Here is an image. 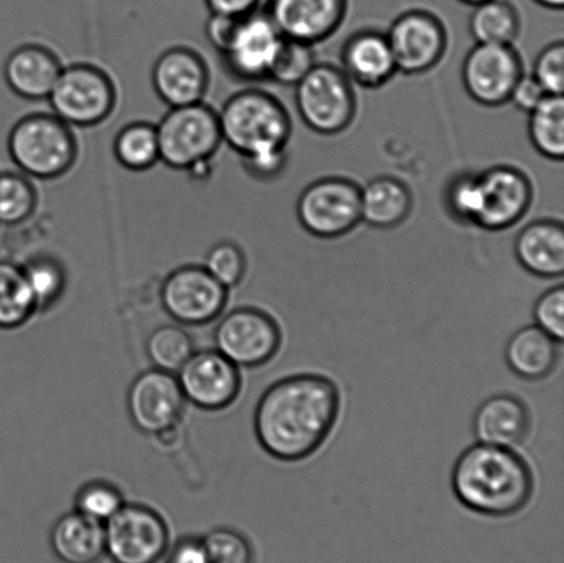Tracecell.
Returning <instances> with one entry per match:
<instances>
[{
    "mask_svg": "<svg viewBox=\"0 0 564 563\" xmlns=\"http://www.w3.org/2000/svg\"><path fill=\"white\" fill-rule=\"evenodd\" d=\"M340 391L317 373L278 380L259 399L253 430L259 445L273 459L296 463L313 456L334 430Z\"/></svg>",
    "mask_w": 564,
    "mask_h": 563,
    "instance_id": "6da1fadb",
    "label": "cell"
},
{
    "mask_svg": "<svg viewBox=\"0 0 564 563\" xmlns=\"http://www.w3.org/2000/svg\"><path fill=\"white\" fill-rule=\"evenodd\" d=\"M452 489L469 511L485 517H511L532 500L534 476L529 463L511 448L477 443L457 457Z\"/></svg>",
    "mask_w": 564,
    "mask_h": 563,
    "instance_id": "7a4b0ae2",
    "label": "cell"
},
{
    "mask_svg": "<svg viewBox=\"0 0 564 563\" xmlns=\"http://www.w3.org/2000/svg\"><path fill=\"white\" fill-rule=\"evenodd\" d=\"M218 118L224 143L242 159L284 151L291 138L286 108L273 94L259 88L234 94Z\"/></svg>",
    "mask_w": 564,
    "mask_h": 563,
    "instance_id": "3957f363",
    "label": "cell"
},
{
    "mask_svg": "<svg viewBox=\"0 0 564 563\" xmlns=\"http://www.w3.org/2000/svg\"><path fill=\"white\" fill-rule=\"evenodd\" d=\"M72 129L53 112L26 115L10 130V158L30 178L58 180L74 169L79 156Z\"/></svg>",
    "mask_w": 564,
    "mask_h": 563,
    "instance_id": "277c9868",
    "label": "cell"
},
{
    "mask_svg": "<svg viewBox=\"0 0 564 563\" xmlns=\"http://www.w3.org/2000/svg\"><path fill=\"white\" fill-rule=\"evenodd\" d=\"M156 130L160 162L174 170L212 163L224 143L218 112L206 102L170 108Z\"/></svg>",
    "mask_w": 564,
    "mask_h": 563,
    "instance_id": "5b68a950",
    "label": "cell"
},
{
    "mask_svg": "<svg viewBox=\"0 0 564 563\" xmlns=\"http://www.w3.org/2000/svg\"><path fill=\"white\" fill-rule=\"evenodd\" d=\"M295 87L297 113L318 134H340L356 118V91L337 66L315 64Z\"/></svg>",
    "mask_w": 564,
    "mask_h": 563,
    "instance_id": "8992f818",
    "label": "cell"
},
{
    "mask_svg": "<svg viewBox=\"0 0 564 563\" xmlns=\"http://www.w3.org/2000/svg\"><path fill=\"white\" fill-rule=\"evenodd\" d=\"M53 113L70 127L104 123L118 104L112 77L86 63L64 66L47 98Z\"/></svg>",
    "mask_w": 564,
    "mask_h": 563,
    "instance_id": "52a82bcc",
    "label": "cell"
},
{
    "mask_svg": "<svg viewBox=\"0 0 564 563\" xmlns=\"http://www.w3.org/2000/svg\"><path fill=\"white\" fill-rule=\"evenodd\" d=\"M296 214L310 235L337 239L361 223V187L341 176L315 181L299 196Z\"/></svg>",
    "mask_w": 564,
    "mask_h": 563,
    "instance_id": "ba28073f",
    "label": "cell"
},
{
    "mask_svg": "<svg viewBox=\"0 0 564 563\" xmlns=\"http://www.w3.org/2000/svg\"><path fill=\"white\" fill-rule=\"evenodd\" d=\"M104 528L105 554L113 563H158L167 553V523L145 505L126 504Z\"/></svg>",
    "mask_w": 564,
    "mask_h": 563,
    "instance_id": "9c48e42d",
    "label": "cell"
},
{
    "mask_svg": "<svg viewBox=\"0 0 564 563\" xmlns=\"http://www.w3.org/2000/svg\"><path fill=\"white\" fill-rule=\"evenodd\" d=\"M215 349L237 367L258 368L278 355L282 334L278 322L258 307L226 314L214 331Z\"/></svg>",
    "mask_w": 564,
    "mask_h": 563,
    "instance_id": "30bf717a",
    "label": "cell"
},
{
    "mask_svg": "<svg viewBox=\"0 0 564 563\" xmlns=\"http://www.w3.org/2000/svg\"><path fill=\"white\" fill-rule=\"evenodd\" d=\"M229 290L209 274L200 264H186L173 270L160 289L165 313L184 325H206L219 318Z\"/></svg>",
    "mask_w": 564,
    "mask_h": 563,
    "instance_id": "8fae6325",
    "label": "cell"
},
{
    "mask_svg": "<svg viewBox=\"0 0 564 563\" xmlns=\"http://www.w3.org/2000/svg\"><path fill=\"white\" fill-rule=\"evenodd\" d=\"M185 404L175 375L156 368L138 375L127 393V411L132 424L153 437L178 427Z\"/></svg>",
    "mask_w": 564,
    "mask_h": 563,
    "instance_id": "7c38bea8",
    "label": "cell"
},
{
    "mask_svg": "<svg viewBox=\"0 0 564 563\" xmlns=\"http://www.w3.org/2000/svg\"><path fill=\"white\" fill-rule=\"evenodd\" d=\"M523 75L522 57L508 44L477 43L463 64L464 88L484 107H501L510 101Z\"/></svg>",
    "mask_w": 564,
    "mask_h": 563,
    "instance_id": "4fadbf2b",
    "label": "cell"
},
{
    "mask_svg": "<svg viewBox=\"0 0 564 563\" xmlns=\"http://www.w3.org/2000/svg\"><path fill=\"white\" fill-rule=\"evenodd\" d=\"M386 36L398 72L405 75L425 74L435 68L447 47L444 22L425 10H411L397 17Z\"/></svg>",
    "mask_w": 564,
    "mask_h": 563,
    "instance_id": "5bb4252c",
    "label": "cell"
},
{
    "mask_svg": "<svg viewBox=\"0 0 564 563\" xmlns=\"http://www.w3.org/2000/svg\"><path fill=\"white\" fill-rule=\"evenodd\" d=\"M175 377L186 402L203 411L226 410L242 386L240 368L217 349L195 350Z\"/></svg>",
    "mask_w": 564,
    "mask_h": 563,
    "instance_id": "9a60e30c",
    "label": "cell"
},
{
    "mask_svg": "<svg viewBox=\"0 0 564 563\" xmlns=\"http://www.w3.org/2000/svg\"><path fill=\"white\" fill-rule=\"evenodd\" d=\"M284 36L267 11L256 10L237 21L228 47L220 53L226 68L242 82L269 80Z\"/></svg>",
    "mask_w": 564,
    "mask_h": 563,
    "instance_id": "2e32d148",
    "label": "cell"
},
{
    "mask_svg": "<svg viewBox=\"0 0 564 563\" xmlns=\"http://www.w3.org/2000/svg\"><path fill=\"white\" fill-rule=\"evenodd\" d=\"M480 208L474 226L502 231L517 225L533 202V185L523 171L496 165L479 173Z\"/></svg>",
    "mask_w": 564,
    "mask_h": 563,
    "instance_id": "e0dca14e",
    "label": "cell"
},
{
    "mask_svg": "<svg viewBox=\"0 0 564 563\" xmlns=\"http://www.w3.org/2000/svg\"><path fill=\"white\" fill-rule=\"evenodd\" d=\"M209 80L212 74L206 59L186 46L165 50L152 69L154 91L170 108L204 102Z\"/></svg>",
    "mask_w": 564,
    "mask_h": 563,
    "instance_id": "ac0fdd59",
    "label": "cell"
},
{
    "mask_svg": "<svg viewBox=\"0 0 564 563\" xmlns=\"http://www.w3.org/2000/svg\"><path fill=\"white\" fill-rule=\"evenodd\" d=\"M347 8L348 0H269L264 11L282 36L314 46L339 30Z\"/></svg>",
    "mask_w": 564,
    "mask_h": 563,
    "instance_id": "d6986e66",
    "label": "cell"
},
{
    "mask_svg": "<svg viewBox=\"0 0 564 563\" xmlns=\"http://www.w3.org/2000/svg\"><path fill=\"white\" fill-rule=\"evenodd\" d=\"M64 65L58 55L42 44L17 47L4 63V80L10 90L26 101H47Z\"/></svg>",
    "mask_w": 564,
    "mask_h": 563,
    "instance_id": "ffe728a7",
    "label": "cell"
},
{
    "mask_svg": "<svg viewBox=\"0 0 564 563\" xmlns=\"http://www.w3.org/2000/svg\"><path fill=\"white\" fill-rule=\"evenodd\" d=\"M340 58V69L348 79L364 88L384 86L398 72L389 39L376 30L352 33L341 48Z\"/></svg>",
    "mask_w": 564,
    "mask_h": 563,
    "instance_id": "44dd1931",
    "label": "cell"
},
{
    "mask_svg": "<svg viewBox=\"0 0 564 563\" xmlns=\"http://www.w3.org/2000/svg\"><path fill=\"white\" fill-rule=\"evenodd\" d=\"M530 429L532 413L517 396H491L475 411L473 430L478 443L512 448L524 443Z\"/></svg>",
    "mask_w": 564,
    "mask_h": 563,
    "instance_id": "7402d4cb",
    "label": "cell"
},
{
    "mask_svg": "<svg viewBox=\"0 0 564 563\" xmlns=\"http://www.w3.org/2000/svg\"><path fill=\"white\" fill-rule=\"evenodd\" d=\"M519 264L541 279H557L564 273V228L560 220L539 219L524 226L516 240Z\"/></svg>",
    "mask_w": 564,
    "mask_h": 563,
    "instance_id": "603a6c76",
    "label": "cell"
},
{
    "mask_svg": "<svg viewBox=\"0 0 564 563\" xmlns=\"http://www.w3.org/2000/svg\"><path fill=\"white\" fill-rule=\"evenodd\" d=\"M560 345L561 342L539 325H528L508 339L505 351L507 366L518 378L540 382L554 373L561 358Z\"/></svg>",
    "mask_w": 564,
    "mask_h": 563,
    "instance_id": "cb8c5ba5",
    "label": "cell"
},
{
    "mask_svg": "<svg viewBox=\"0 0 564 563\" xmlns=\"http://www.w3.org/2000/svg\"><path fill=\"white\" fill-rule=\"evenodd\" d=\"M50 545L63 563H96L105 555L104 523L77 511L68 512L55 521Z\"/></svg>",
    "mask_w": 564,
    "mask_h": 563,
    "instance_id": "d4e9b609",
    "label": "cell"
},
{
    "mask_svg": "<svg viewBox=\"0 0 564 563\" xmlns=\"http://www.w3.org/2000/svg\"><path fill=\"white\" fill-rule=\"evenodd\" d=\"M409 187L394 176H378L361 190V220L378 229H392L412 213Z\"/></svg>",
    "mask_w": 564,
    "mask_h": 563,
    "instance_id": "484cf974",
    "label": "cell"
},
{
    "mask_svg": "<svg viewBox=\"0 0 564 563\" xmlns=\"http://www.w3.org/2000/svg\"><path fill=\"white\" fill-rule=\"evenodd\" d=\"M469 32L477 43L512 46L521 32V15L508 0H489L475 6Z\"/></svg>",
    "mask_w": 564,
    "mask_h": 563,
    "instance_id": "4316f807",
    "label": "cell"
},
{
    "mask_svg": "<svg viewBox=\"0 0 564 563\" xmlns=\"http://www.w3.org/2000/svg\"><path fill=\"white\" fill-rule=\"evenodd\" d=\"M37 312L21 264L0 261V329H15Z\"/></svg>",
    "mask_w": 564,
    "mask_h": 563,
    "instance_id": "83f0119b",
    "label": "cell"
},
{
    "mask_svg": "<svg viewBox=\"0 0 564 563\" xmlns=\"http://www.w3.org/2000/svg\"><path fill=\"white\" fill-rule=\"evenodd\" d=\"M529 138L544 158L562 162L564 158V98L546 96L529 118Z\"/></svg>",
    "mask_w": 564,
    "mask_h": 563,
    "instance_id": "f1b7e54d",
    "label": "cell"
},
{
    "mask_svg": "<svg viewBox=\"0 0 564 563\" xmlns=\"http://www.w3.org/2000/svg\"><path fill=\"white\" fill-rule=\"evenodd\" d=\"M113 153L120 165L135 173L152 169L160 162L156 124L134 121L118 132Z\"/></svg>",
    "mask_w": 564,
    "mask_h": 563,
    "instance_id": "f546056e",
    "label": "cell"
},
{
    "mask_svg": "<svg viewBox=\"0 0 564 563\" xmlns=\"http://www.w3.org/2000/svg\"><path fill=\"white\" fill-rule=\"evenodd\" d=\"M37 312H47L64 296L68 278L57 259L37 256L21 264Z\"/></svg>",
    "mask_w": 564,
    "mask_h": 563,
    "instance_id": "4dcf8cb0",
    "label": "cell"
},
{
    "mask_svg": "<svg viewBox=\"0 0 564 563\" xmlns=\"http://www.w3.org/2000/svg\"><path fill=\"white\" fill-rule=\"evenodd\" d=\"M145 349L153 368L175 375L195 353V344L180 325L167 324L152 331Z\"/></svg>",
    "mask_w": 564,
    "mask_h": 563,
    "instance_id": "1f68e13d",
    "label": "cell"
},
{
    "mask_svg": "<svg viewBox=\"0 0 564 563\" xmlns=\"http://www.w3.org/2000/svg\"><path fill=\"white\" fill-rule=\"evenodd\" d=\"M37 198L30 176L13 171L0 173V225L26 223L36 212Z\"/></svg>",
    "mask_w": 564,
    "mask_h": 563,
    "instance_id": "d6a6232c",
    "label": "cell"
},
{
    "mask_svg": "<svg viewBox=\"0 0 564 563\" xmlns=\"http://www.w3.org/2000/svg\"><path fill=\"white\" fill-rule=\"evenodd\" d=\"M126 505L124 495L115 484L93 479L82 485L75 495V511L105 523Z\"/></svg>",
    "mask_w": 564,
    "mask_h": 563,
    "instance_id": "836d02e7",
    "label": "cell"
},
{
    "mask_svg": "<svg viewBox=\"0 0 564 563\" xmlns=\"http://www.w3.org/2000/svg\"><path fill=\"white\" fill-rule=\"evenodd\" d=\"M314 65L315 53L312 44L284 37L270 69L269 80L282 86H296Z\"/></svg>",
    "mask_w": 564,
    "mask_h": 563,
    "instance_id": "e575fe53",
    "label": "cell"
},
{
    "mask_svg": "<svg viewBox=\"0 0 564 563\" xmlns=\"http://www.w3.org/2000/svg\"><path fill=\"white\" fill-rule=\"evenodd\" d=\"M203 267L215 280L230 290L245 280L247 257L237 242L224 240L209 248Z\"/></svg>",
    "mask_w": 564,
    "mask_h": 563,
    "instance_id": "d590c367",
    "label": "cell"
},
{
    "mask_svg": "<svg viewBox=\"0 0 564 563\" xmlns=\"http://www.w3.org/2000/svg\"><path fill=\"white\" fill-rule=\"evenodd\" d=\"M445 204L452 217L466 225H475L480 208L479 174L462 173L453 176L446 186Z\"/></svg>",
    "mask_w": 564,
    "mask_h": 563,
    "instance_id": "8d00e7d4",
    "label": "cell"
},
{
    "mask_svg": "<svg viewBox=\"0 0 564 563\" xmlns=\"http://www.w3.org/2000/svg\"><path fill=\"white\" fill-rule=\"evenodd\" d=\"M208 563H253L250 542L240 532L218 528L203 538Z\"/></svg>",
    "mask_w": 564,
    "mask_h": 563,
    "instance_id": "74e56055",
    "label": "cell"
},
{
    "mask_svg": "<svg viewBox=\"0 0 564 563\" xmlns=\"http://www.w3.org/2000/svg\"><path fill=\"white\" fill-rule=\"evenodd\" d=\"M533 76L549 96H563L564 91V43L556 42L545 47L535 59Z\"/></svg>",
    "mask_w": 564,
    "mask_h": 563,
    "instance_id": "f35d334b",
    "label": "cell"
},
{
    "mask_svg": "<svg viewBox=\"0 0 564 563\" xmlns=\"http://www.w3.org/2000/svg\"><path fill=\"white\" fill-rule=\"evenodd\" d=\"M534 320L539 327L557 342L564 336V286L544 292L535 302Z\"/></svg>",
    "mask_w": 564,
    "mask_h": 563,
    "instance_id": "ab89813d",
    "label": "cell"
},
{
    "mask_svg": "<svg viewBox=\"0 0 564 563\" xmlns=\"http://www.w3.org/2000/svg\"><path fill=\"white\" fill-rule=\"evenodd\" d=\"M248 174L258 181L269 182L278 178L285 170L286 149L284 151L261 154V156L242 159Z\"/></svg>",
    "mask_w": 564,
    "mask_h": 563,
    "instance_id": "60d3db41",
    "label": "cell"
},
{
    "mask_svg": "<svg viewBox=\"0 0 564 563\" xmlns=\"http://www.w3.org/2000/svg\"><path fill=\"white\" fill-rule=\"evenodd\" d=\"M549 96L533 75H523L513 87L510 101L523 112H532Z\"/></svg>",
    "mask_w": 564,
    "mask_h": 563,
    "instance_id": "b9f144b4",
    "label": "cell"
},
{
    "mask_svg": "<svg viewBox=\"0 0 564 563\" xmlns=\"http://www.w3.org/2000/svg\"><path fill=\"white\" fill-rule=\"evenodd\" d=\"M240 17L224 14H209L206 24V36L212 46L220 54L228 47L231 36L236 31L237 21Z\"/></svg>",
    "mask_w": 564,
    "mask_h": 563,
    "instance_id": "7bdbcfd3",
    "label": "cell"
},
{
    "mask_svg": "<svg viewBox=\"0 0 564 563\" xmlns=\"http://www.w3.org/2000/svg\"><path fill=\"white\" fill-rule=\"evenodd\" d=\"M167 563H208L203 539H181L171 550Z\"/></svg>",
    "mask_w": 564,
    "mask_h": 563,
    "instance_id": "ee69618b",
    "label": "cell"
},
{
    "mask_svg": "<svg viewBox=\"0 0 564 563\" xmlns=\"http://www.w3.org/2000/svg\"><path fill=\"white\" fill-rule=\"evenodd\" d=\"M214 14L245 17L258 10L261 0H204Z\"/></svg>",
    "mask_w": 564,
    "mask_h": 563,
    "instance_id": "f6af8a7d",
    "label": "cell"
},
{
    "mask_svg": "<svg viewBox=\"0 0 564 563\" xmlns=\"http://www.w3.org/2000/svg\"><path fill=\"white\" fill-rule=\"evenodd\" d=\"M534 2L552 10H562L564 6V0H534Z\"/></svg>",
    "mask_w": 564,
    "mask_h": 563,
    "instance_id": "bcb514c9",
    "label": "cell"
},
{
    "mask_svg": "<svg viewBox=\"0 0 564 563\" xmlns=\"http://www.w3.org/2000/svg\"><path fill=\"white\" fill-rule=\"evenodd\" d=\"M460 2L469 4V6H474V8H475V6H479V4L489 2V0H460Z\"/></svg>",
    "mask_w": 564,
    "mask_h": 563,
    "instance_id": "7dc6e473",
    "label": "cell"
}]
</instances>
